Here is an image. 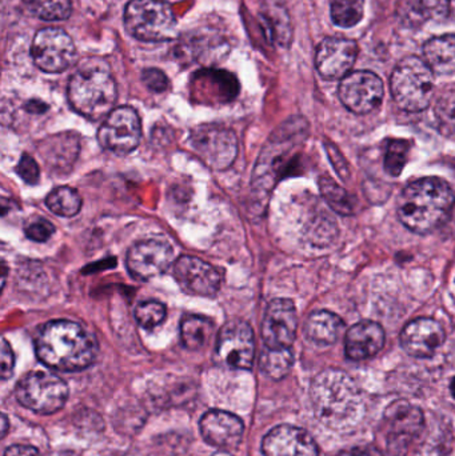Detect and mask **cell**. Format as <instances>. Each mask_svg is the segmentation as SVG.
Wrapping results in <instances>:
<instances>
[{"mask_svg":"<svg viewBox=\"0 0 455 456\" xmlns=\"http://www.w3.org/2000/svg\"><path fill=\"white\" fill-rule=\"evenodd\" d=\"M310 396L318 419L338 433L355 430L365 417L360 388L341 370L329 369L317 375Z\"/></svg>","mask_w":455,"mask_h":456,"instance_id":"6da1fadb","label":"cell"},{"mask_svg":"<svg viewBox=\"0 0 455 456\" xmlns=\"http://www.w3.org/2000/svg\"><path fill=\"white\" fill-rule=\"evenodd\" d=\"M37 358L56 371L75 372L87 369L95 361V340L80 324L53 321L45 324L35 340Z\"/></svg>","mask_w":455,"mask_h":456,"instance_id":"7a4b0ae2","label":"cell"},{"mask_svg":"<svg viewBox=\"0 0 455 456\" xmlns=\"http://www.w3.org/2000/svg\"><path fill=\"white\" fill-rule=\"evenodd\" d=\"M454 192L440 178H422L408 184L398 198V218L416 233L433 232L443 226L454 208Z\"/></svg>","mask_w":455,"mask_h":456,"instance_id":"3957f363","label":"cell"},{"mask_svg":"<svg viewBox=\"0 0 455 456\" xmlns=\"http://www.w3.org/2000/svg\"><path fill=\"white\" fill-rule=\"evenodd\" d=\"M69 102L72 109L96 122L106 119L114 111L117 103V83L104 63L83 64L69 83Z\"/></svg>","mask_w":455,"mask_h":456,"instance_id":"277c9868","label":"cell"},{"mask_svg":"<svg viewBox=\"0 0 455 456\" xmlns=\"http://www.w3.org/2000/svg\"><path fill=\"white\" fill-rule=\"evenodd\" d=\"M390 90L398 107L408 112L427 110L435 93L432 69L418 56H406L395 66Z\"/></svg>","mask_w":455,"mask_h":456,"instance_id":"5b68a950","label":"cell"},{"mask_svg":"<svg viewBox=\"0 0 455 456\" xmlns=\"http://www.w3.org/2000/svg\"><path fill=\"white\" fill-rule=\"evenodd\" d=\"M125 27L141 42H167L176 34L173 8L163 0H131L125 10Z\"/></svg>","mask_w":455,"mask_h":456,"instance_id":"8992f818","label":"cell"},{"mask_svg":"<svg viewBox=\"0 0 455 456\" xmlns=\"http://www.w3.org/2000/svg\"><path fill=\"white\" fill-rule=\"evenodd\" d=\"M16 399L21 406L40 415H51L63 409L69 398V387L58 375L34 371L19 380Z\"/></svg>","mask_w":455,"mask_h":456,"instance_id":"52a82bcc","label":"cell"},{"mask_svg":"<svg viewBox=\"0 0 455 456\" xmlns=\"http://www.w3.org/2000/svg\"><path fill=\"white\" fill-rule=\"evenodd\" d=\"M191 142L198 157L213 170H226L238 155L237 136L223 126H199L192 131Z\"/></svg>","mask_w":455,"mask_h":456,"instance_id":"ba28073f","label":"cell"},{"mask_svg":"<svg viewBox=\"0 0 455 456\" xmlns=\"http://www.w3.org/2000/svg\"><path fill=\"white\" fill-rule=\"evenodd\" d=\"M31 56L42 71L59 74L72 66L77 48L64 29L43 28L32 40Z\"/></svg>","mask_w":455,"mask_h":456,"instance_id":"9c48e42d","label":"cell"},{"mask_svg":"<svg viewBox=\"0 0 455 456\" xmlns=\"http://www.w3.org/2000/svg\"><path fill=\"white\" fill-rule=\"evenodd\" d=\"M424 423V412L419 407L406 401L390 404L384 414V428L393 454H405L408 444L421 434Z\"/></svg>","mask_w":455,"mask_h":456,"instance_id":"30bf717a","label":"cell"},{"mask_svg":"<svg viewBox=\"0 0 455 456\" xmlns=\"http://www.w3.org/2000/svg\"><path fill=\"white\" fill-rule=\"evenodd\" d=\"M142 136L141 119L135 110L123 106L115 109L99 128L102 146L114 154L126 155L139 146Z\"/></svg>","mask_w":455,"mask_h":456,"instance_id":"8fae6325","label":"cell"},{"mask_svg":"<svg viewBox=\"0 0 455 456\" xmlns=\"http://www.w3.org/2000/svg\"><path fill=\"white\" fill-rule=\"evenodd\" d=\"M256 356V340L250 324L232 321L222 327L216 339V358L230 369L250 370Z\"/></svg>","mask_w":455,"mask_h":456,"instance_id":"7c38bea8","label":"cell"},{"mask_svg":"<svg viewBox=\"0 0 455 456\" xmlns=\"http://www.w3.org/2000/svg\"><path fill=\"white\" fill-rule=\"evenodd\" d=\"M342 104L358 115L378 109L384 99V83L370 71H355L342 79L338 90Z\"/></svg>","mask_w":455,"mask_h":456,"instance_id":"4fadbf2b","label":"cell"},{"mask_svg":"<svg viewBox=\"0 0 455 456\" xmlns=\"http://www.w3.org/2000/svg\"><path fill=\"white\" fill-rule=\"evenodd\" d=\"M174 259V249L167 241H138L127 252V268L133 278L150 281L162 275L170 268Z\"/></svg>","mask_w":455,"mask_h":456,"instance_id":"5bb4252c","label":"cell"},{"mask_svg":"<svg viewBox=\"0 0 455 456\" xmlns=\"http://www.w3.org/2000/svg\"><path fill=\"white\" fill-rule=\"evenodd\" d=\"M298 329V316L294 303L288 299H274L267 305L262 323V338L267 348H290Z\"/></svg>","mask_w":455,"mask_h":456,"instance_id":"9a60e30c","label":"cell"},{"mask_svg":"<svg viewBox=\"0 0 455 456\" xmlns=\"http://www.w3.org/2000/svg\"><path fill=\"white\" fill-rule=\"evenodd\" d=\"M174 278L184 292L197 297H213L221 289L222 276L215 267L199 257H179L174 263Z\"/></svg>","mask_w":455,"mask_h":456,"instance_id":"2e32d148","label":"cell"},{"mask_svg":"<svg viewBox=\"0 0 455 456\" xmlns=\"http://www.w3.org/2000/svg\"><path fill=\"white\" fill-rule=\"evenodd\" d=\"M358 45L354 40L345 37H326L318 45L315 67L325 79H344L354 66Z\"/></svg>","mask_w":455,"mask_h":456,"instance_id":"e0dca14e","label":"cell"},{"mask_svg":"<svg viewBox=\"0 0 455 456\" xmlns=\"http://www.w3.org/2000/svg\"><path fill=\"white\" fill-rule=\"evenodd\" d=\"M401 346L414 358H432L445 342V331L435 319L418 318L401 332Z\"/></svg>","mask_w":455,"mask_h":456,"instance_id":"ac0fdd59","label":"cell"},{"mask_svg":"<svg viewBox=\"0 0 455 456\" xmlns=\"http://www.w3.org/2000/svg\"><path fill=\"white\" fill-rule=\"evenodd\" d=\"M264 456H318L317 444L304 428L278 426L272 428L262 444Z\"/></svg>","mask_w":455,"mask_h":456,"instance_id":"d6986e66","label":"cell"},{"mask_svg":"<svg viewBox=\"0 0 455 456\" xmlns=\"http://www.w3.org/2000/svg\"><path fill=\"white\" fill-rule=\"evenodd\" d=\"M243 422L237 415L211 410L200 419V434L208 444L219 449H235L242 441Z\"/></svg>","mask_w":455,"mask_h":456,"instance_id":"ffe728a7","label":"cell"},{"mask_svg":"<svg viewBox=\"0 0 455 456\" xmlns=\"http://www.w3.org/2000/svg\"><path fill=\"white\" fill-rule=\"evenodd\" d=\"M385 331L376 322L363 321L347 331L345 351L352 361L361 362L373 358L385 346Z\"/></svg>","mask_w":455,"mask_h":456,"instance_id":"44dd1931","label":"cell"},{"mask_svg":"<svg viewBox=\"0 0 455 456\" xmlns=\"http://www.w3.org/2000/svg\"><path fill=\"white\" fill-rule=\"evenodd\" d=\"M424 61L433 72L451 75L455 72V35L432 37L422 50Z\"/></svg>","mask_w":455,"mask_h":456,"instance_id":"7402d4cb","label":"cell"},{"mask_svg":"<svg viewBox=\"0 0 455 456\" xmlns=\"http://www.w3.org/2000/svg\"><path fill=\"white\" fill-rule=\"evenodd\" d=\"M345 323L337 314L330 311H315L307 318L305 335L318 346H330L338 340Z\"/></svg>","mask_w":455,"mask_h":456,"instance_id":"603a6c76","label":"cell"},{"mask_svg":"<svg viewBox=\"0 0 455 456\" xmlns=\"http://www.w3.org/2000/svg\"><path fill=\"white\" fill-rule=\"evenodd\" d=\"M79 152V141L71 134L53 136V142H45L43 154L48 166L63 170L66 166H71Z\"/></svg>","mask_w":455,"mask_h":456,"instance_id":"cb8c5ba5","label":"cell"},{"mask_svg":"<svg viewBox=\"0 0 455 456\" xmlns=\"http://www.w3.org/2000/svg\"><path fill=\"white\" fill-rule=\"evenodd\" d=\"M214 331V323L203 316L189 315L182 321L181 338L184 347L198 351L207 345Z\"/></svg>","mask_w":455,"mask_h":456,"instance_id":"d4e9b609","label":"cell"},{"mask_svg":"<svg viewBox=\"0 0 455 456\" xmlns=\"http://www.w3.org/2000/svg\"><path fill=\"white\" fill-rule=\"evenodd\" d=\"M294 355L290 348H264L261 355V369L266 377L280 380L290 372Z\"/></svg>","mask_w":455,"mask_h":456,"instance_id":"484cf974","label":"cell"},{"mask_svg":"<svg viewBox=\"0 0 455 456\" xmlns=\"http://www.w3.org/2000/svg\"><path fill=\"white\" fill-rule=\"evenodd\" d=\"M29 13L45 21H61L72 12L71 0H23Z\"/></svg>","mask_w":455,"mask_h":456,"instance_id":"4316f807","label":"cell"},{"mask_svg":"<svg viewBox=\"0 0 455 456\" xmlns=\"http://www.w3.org/2000/svg\"><path fill=\"white\" fill-rule=\"evenodd\" d=\"M45 203H47L51 213L63 216V218H72L79 214L80 208H82V198H80L79 192L69 189V187H59V189L53 190L48 195Z\"/></svg>","mask_w":455,"mask_h":456,"instance_id":"83f0119b","label":"cell"},{"mask_svg":"<svg viewBox=\"0 0 455 456\" xmlns=\"http://www.w3.org/2000/svg\"><path fill=\"white\" fill-rule=\"evenodd\" d=\"M365 0H331V18L337 26L350 28L362 20Z\"/></svg>","mask_w":455,"mask_h":456,"instance_id":"f1b7e54d","label":"cell"},{"mask_svg":"<svg viewBox=\"0 0 455 456\" xmlns=\"http://www.w3.org/2000/svg\"><path fill=\"white\" fill-rule=\"evenodd\" d=\"M435 115L440 133L446 138L455 139V88L438 98Z\"/></svg>","mask_w":455,"mask_h":456,"instance_id":"f546056e","label":"cell"},{"mask_svg":"<svg viewBox=\"0 0 455 456\" xmlns=\"http://www.w3.org/2000/svg\"><path fill=\"white\" fill-rule=\"evenodd\" d=\"M320 187L326 202L333 210H336L341 216L353 214L354 202H353L352 197L341 186H338L333 179H321Z\"/></svg>","mask_w":455,"mask_h":456,"instance_id":"4dcf8cb0","label":"cell"},{"mask_svg":"<svg viewBox=\"0 0 455 456\" xmlns=\"http://www.w3.org/2000/svg\"><path fill=\"white\" fill-rule=\"evenodd\" d=\"M410 142L393 139L387 143L385 152V170L389 175L398 176L408 163Z\"/></svg>","mask_w":455,"mask_h":456,"instance_id":"1f68e13d","label":"cell"},{"mask_svg":"<svg viewBox=\"0 0 455 456\" xmlns=\"http://www.w3.org/2000/svg\"><path fill=\"white\" fill-rule=\"evenodd\" d=\"M167 310L163 303L157 300H146L139 303L135 310V318L143 329L152 330L165 322Z\"/></svg>","mask_w":455,"mask_h":456,"instance_id":"d6a6232c","label":"cell"},{"mask_svg":"<svg viewBox=\"0 0 455 456\" xmlns=\"http://www.w3.org/2000/svg\"><path fill=\"white\" fill-rule=\"evenodd\" d=\"M397 15L401 23L409 28H418L427 21L421 0H400Z\"/></svg>","mask_w":455,"mask_h":456,"instance_id":"836d02e7","label":"cell"},{"mask_svg":"<svg viewBox=\"0 0 455 456\" xmlns=\"http://www.w3.org/2000/svg\"><path fill=\"white\" fill-rule=\"evenodd\" d=\"M427 20L443 21L451 15V0H421Z\"/></svg>","mask_w":455,"mask_h":456,"instance_id":"e575fe53","label":"cell"},{"mask_svg":"<svg viewBox=\"0 0 455 456\" xmlns=\"http://www.w3.org/2000/svg\"><path fill=\"white\" fill-rule=\"evenodd\" d=\"M18 175L26 182L27 184H37L40 178V170L34 158L24 154L19 160L18 167H16Z\"/></svg>","mask_w":455,"mask_h":456,"instance_id":"d590c367","label":"cell"},{"mask_svg":"<svg viewBox=\"0 0 455 456\" xmlns=\"http://www.w3.org/2000/svg\"><path fill=\"white\" fill-rule=\"evenodd\" d=\"M142 80L152 93H165L168 88L167 77H166L165 72L158 69H144L143 74H142Z\"/></svg>","mask_w":455,"mask_h":456,"instance_id":"8d00e7d4","label":"cell"},{"mask_svg":"<svg viewBox=\"0 0 455 456\" xmlns=\"http://www.w3.org/2000/svg\"><path fill=\"white\" fill-rule=\"evenodd\" d=\"M55 232V227L45 219H37L26 228V235L35 241H47Z\"/></svg>","mask_w":455,"mask_h":456,"instance_id":"74e56055","label":"cell"},{"mask_svg":"<svg viewBox=\"0 0 455 456\" xmlns=\"http://www.w3.org/2000/svg\"><path fill=\"white\" fill-rule=\"evenodd\" d=\"M13 366H15V358H13L12 350L7 340H2V362H0V372H2V379L7 380L11 378L13 372Z\"/></svg>","mask_w":455,"mask_h":456,"instance_id":"f35d334b","label":"cell"},{"mask_svg":"<svg viewBox=\"0 0 455 456\" xmlns=\"http://www.w3.org/2000/svg\"><path fill=\"white\" fill-rule=\"evenodd\" d=\"M329 150V157H330L331 162H333L334 168H336L337 173L339 174L344 181H346L349 178V167H347L346 163H345L344 158H342L341 152L333 146V144H328Z\"/></svg>","mask_w":455,"mask_h":456,"instance_id":"ab89813d","label":"cell"},{"mask_svg":"<svg viewBox=\"0 0 455 456\" xmlns=\"http://www.w3.org/2000/svg\"><path fill=\"white\" fill-rule=\"evenodd\" d=\"M4 456H40V452L35 447L15 444L5 450Z\"/></svg>","mask_w":455,"mask_h":456,"instance_id":"60d3db41","label":"cell"},{"mask_svg":"<svg viewBox=\"0 0 455 456\" xmlns=\"http://www.w3.org/2000/svg\"><path fill=\"white\" fill-rule=\"evenodd\" d=\"M344 456H381V452L378 450L373 449V447H368V449L352 450V452H346Z\"/></svg>","mask_w":455,"mask_h":456,"instance_id":"b9f144b4","label":"cell"},{"mask_svg":"<svg viewBox=\"0 0 455 456\" xmlns=\"http://www.w3.org/2000/svg\"><path fill=\"white\" fill-rule=\"evenodd\" d=\"M2 420H3L2 438H4L5 433H7V428H8L7 417H5V415H3Z\"/></svg>","mask_w":455,"mask_h":456,"instance_id":"7bdbcfd3","label":"cell"},{"mask_svg":"<svg viewBox=\"0 0 455 456\" xmlns=\"http://www.w3.org/2000/svg\"><path fill=\"white\" fill-rule=\"evenodd\" d=\"M451 395H453V398L455 399V378L453 380H451Z\"/></svg>","mask_w":455,"mask_h":456,"instance_id":"ee69618b","label":"cell"},{"mask_svg":"<svg viewBox=\"0 0 455 456\" xmlns=\"http://www.w3.org/2000/svg\"><path fill=\"white\" fill-rule=\"evenodd\" d=\"M213 456H232V455H230L229 452H216V454H214Z\"/></svg>","mask_w":455,"mask_h":456,"instance_id":"f6af8a7d","label":"cell"},{"mask_svg":"<svg viewBox=\"0 0 455 456\" xmlns=\"http://www.w3.org/2000/svg\"><path fill=\"white\" fill-rule=\"evenodd\" d=\"M455 10V0H451V11Z\"/></svg>","mask_w":455,"mask_h":456,"instance_id":"bcb514c9","label":"cell"}]
</instances>
